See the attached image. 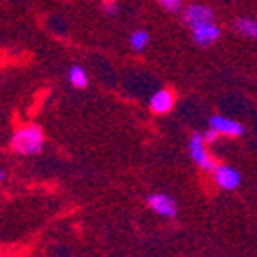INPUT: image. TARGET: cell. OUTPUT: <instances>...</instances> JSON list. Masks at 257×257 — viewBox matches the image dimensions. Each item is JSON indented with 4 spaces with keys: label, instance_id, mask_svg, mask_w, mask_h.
I'll use <instances>...</instances> for the list:
<instances>
[{
    "label": "cell",
    "instance_id": "6da1fadb",
    "mask_svg": "<svg viewBox=\"0 0 257 257\" xmlns=\"http://www.w3.org/2000/svg\"><path fill=\"white\" fill-rule=\"evenodd\" d=\"M9 144H11V150L18 155H26V157L38 155L43 150V132L36 124L22 126L13 133Z\"/></svg>",
    "mask_w": 257,
    "mask_h": 257
},
{
    "label": "cell",
    "instance_id": "7a4b0ae2",
    "mask_svg": "<svg viewBox=\"0 0 257 257\" xmlns=\"http://www.w3.org/2000/svg\"><path fill=\"white\" fill-rule=\"evenodd\" d=\"M189 155H191L193 162L196 164L200 169H203V171L214 173V169L218 167L214 159H212L209 155V151H207V144H205V141H203V135H200V133H193L191 139H189Z\"/></svg>",
    "mask_w": 257,
    "mask_h": 257
},
{
    "label": "cell",
    "instance_id": "3957f363",
    "mask_svg": "<svg viewBox=\"0 0 257 257\" xmlns=\"http://www.w3.org/2000/svg\"><path fill=\"white\" fill-rule=\"evenodd\" d=\"M191 35L196 45L200 47H209L212 43H216L221 36V29L214 22H207V24H200V26L191 27Z\"/></svg>",
    "mask_w": 257,
    "mask_h": 257
},
{
    "label": "cell",
    "instance_id": "277c9868",
    "mask_svg": "<svg viewBox=\"0 0 257 257\" xmlns=\"http://www.w3.org/2000/svg\"><path fill=\"white\" fill-rule=\"evenodd\" d=\"M184 22L189 27L214 22V11L205 4H191L184 9Z\"/></svg>",
    "mask_w": 257,
    "mask_h": 257
},
{
    "label": "cell",
    "instance_id": "5b68a950",
    "mask_svg": "<svg viewBox=\"0 0 257 257\" xmlns=\"http://www.w3.org/2000/svg\"><path fill=\"white\" fill-rule=\"evenodd\" d=\"M148 205L153 212L164 218H175L176 216V203L171 196L164 193H153L148 196Z\"/></svg>",
    "mask_w": 257,
    "mask_h": 257
},
{
    "label": "cell",
    "instance_id": "8992f818",
    "mask_svg": "<svg viewBox=\"0 0 257 257\" xmlns=\"http://www.w3.org/2000/svg\"><path fill=\"white\" fill-rule=\"evenodd\" d=\"M209 124L214 132H218L219 135H225V137H239V135H243V124L228 119V117L212 115Z\"/></svg>",
    "mask_w": 257,
    "mask_h": 257
},
{
    "label": "cell",
    "instance_id": "52a82bcc",
    "mask_svg": "<svg viewBox=\"0 0 257 257\" xmlns=\"http://www.w3.org/2000/svg\"><path fill=\"white\" fill-rule=\"evenodd\" d=\"M214 182L221 189L232 191V189L239 187L241 175L237 169H234V167H230V166H218L214 169Z\"/></svg>",
    "mask_w": 257,
    "mask_h": 257
},
{
    "label": "cell",
    "instance_id": "ba28073f",
    "mask_svg": "<svg viewBox=\"0 0 257 257\" xmlns=\"http://www.w3.org/2000/svg\"><path fill=\"white\" fill-rule=\"evenodd\" d=\"M175 106V95H173L171 90H167V88H162V90L155 92L151 95V101H150V108L153 113L157 115H164V113H169Z\"/></svg>",
    "mask_w": 257,
    "mask_h": 257
},
{
    "label": "cell",
    "instance_id": "9c48e42d",
    "mask_svg": "<svg viewBox=\"0 0 257 257\" xmlns=\"http://www.w3.org/2000/svg\"><path fill=\"white\" fill-rule=\"evenodd\" d=\"M234 31L237 35H241L243 38L255 40L257 38V20L248 17H239L234 22Z\"/></svg>",
    "mask_w": 257,
    "mask_h": 257
},
{
    "label": "cell",
    "instance_id": "30bf717a",
    "mask_svg": "<svg viewBox=\"0 0 257 257\" xmlns=\"http://www.w3.org/2000/svg\"><path fill=\"white\" fill-rule=\"evenodd\" d=\"M69 81L72 86H76V88H85L86 85H88V77H86V72L83 67H72V69L69 70Z\"/></svg>",
    "mask_w": 257,
    "mask_h": 257
},
{
    "label": "cell",
    "instance_id": "8fae6325",
    "mask_svg": "<svg viewBox=\"0 0 257 257\" xmlns=\"http://www.w3.org/2000/svg\"><path fill=\"white\" fill-rule=\"evenodd\" d=\"M150 43V35H148L146 31H133L132 35H130V45H132L133 51H144L146 45Z\"/></svg>",
    "mask_w": 257,
    "mask_h": 257
},
{
    "label": "cell",
    "instance_id": "7c38bea8",
    "mask_svg": "<svg viewBox=\"0 0 257 257\" xmlns=\"http://www.w3.org/2000/svg\"><path fill=\"white\" fill-rule=\"evenodd\" d=\"M166 11L169 13H178L182 9V0H157Z\"/></svg>",
    "mask_w": 257,
    "mask_h": 257
},
{
    "label": "cell",
    "instance_id": "4fadbf2b",
    "mask_svg": "<svg viewBox=\"0 0 257 257\" xmlns=\"http://www.w3.org/2000/svg\"><path fill=\"white\" fill-rule=\"evenodd\" d=\"M103 11L110 17H115L117 11H119V4H117V0H103Z\"/></svg>",
    "mask_w": 257,
    "mask_h": 257
},
{
    "label": "cell",
    "instance_id": "5bb4252c",
    "mask_svg": "<svg viewBox=\"0 0 257 257\" xmlns=\"http://www.w3.org/2000/svg\"><path fill=\"white\" fill-rule=\"evenodd\" d=\"M218 139H219V133H218V132H214L212 128H210L209 132L203 133V141H205L207 146H210V144H214V142L218 141Z\"/></svg>",
    "mask_w": 257,
    "mask_h": 257
},
{
    "label": "cell",
    "instance_id": "9a60e30c",
    "mask_svg": "<svg viewBox=\"0 0 257 257\" xmlns=\"http://www.w3.org/2000/svg\"><path fill=\"white\" fill-rule=\"evenodd\" d=\"M0 180H6V171H4V169L0 171Z\"/></svg>",
    "mask_w": 257,
    "mask_h": 257
}]
</instances>
